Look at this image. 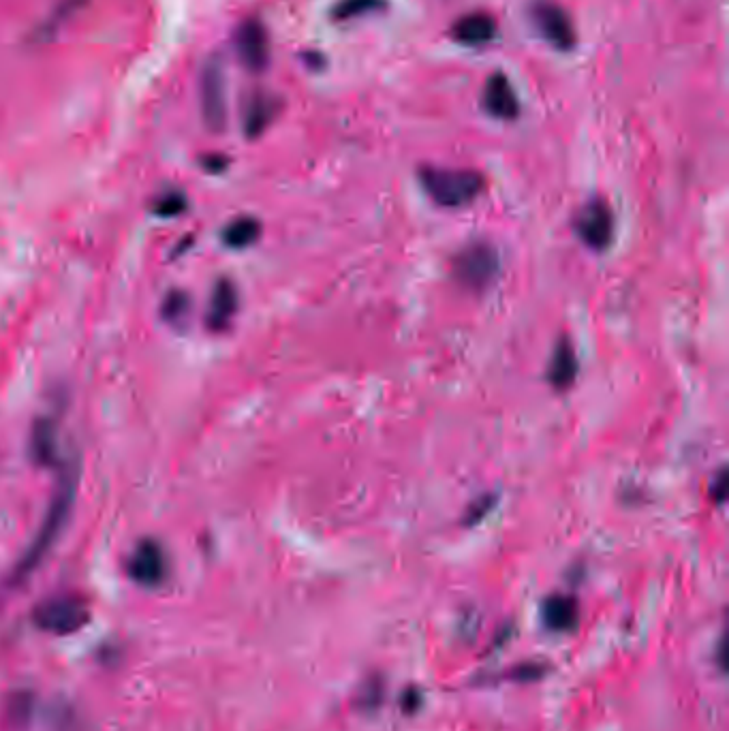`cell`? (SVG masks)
Wrapping results in <instances>:
<instances>
[{"instance_id":"6da1fadb","label":"cell","mask_w":729,"mask_h":731,"mask_svg":"<svg viewBox=\"0 0 729 731\" xmlns=\"http://www.w3.org/2000/svg\"><path fill=\"white\" fill-rule=\"evenodd\" d=\"M77 484H80V469H77V464H73V462L62 464L48 511H45L43 522L39 526L33 543L26 548L24 556L20 558V563L15 565V569L11 573V584H15V586L24 584L54 550L60 535L65 533V528L69 524L75 494H77Z\"/></svg>"},{"instance_id":"7a4b0ae2","label":"cell","mask_w":729,"mask_h":731,"mask_svg":"<svg viewBox=\"0 0 729 731\" xmlns=\"http://www.w3.org/2000/svg\"><path fill=\"white\" fill-rule=\"evenodd\" d=\"M420 182L424 191L443 208L469 206L484 191V176L473 169L422 167Z\"/></svg>"},{"instance_id":"3957f363","label":"cell","mask_w":729,"mask_h":731,"mask_svg":"<svg viewBox=\"0 0 729 731\" xmlns=\"http://www.w3.org/2000/svg\"><path fill=\"white\" fill-rule=\"evenodd\" d=\"M90 620L88 603L80 597H54L35 610L37 627L54 635L77 633Z\"/></svg>"},{"instance_id":"277c9868","label":"cell","mask_w":729,"mask_h":731,"mask_svg":"<svg viewBox=\"0 0 729 731\" xmlns=\"http://www.w3.org/2000/svg\"><path fill=\"white\" fill-rule=\"evenodd\" d=\"M501 259L490 244H471L454 259L456 281L473 291L486 289L499 274Z\"/></svg>"},{"instance_id":"5b68a950","label":"cell","mask_w":729,"mask_h":731,"mask_svg":"<svg viewBox=\"0 0 729 731\" xmlns=\"http://www.w3.org/2000/svg\"><path fill=\"white\" fill-rule=\"evenodd\" d=\"M531 20L537 28V33L544 37L554 50L569 52L576 48L578 37L576 28L569 18V13L552 3V0H535L531 5Z\"/></svg>"},{"instance_id":"8992f818","label":"cell","mask_w":729,"mask_h":731,"mask_svg":"<svg viewBox=\"0 0 729 731\" xmlns=\"http://www.w3.org/2000/svg\"><path fill=\"white\" fill-rule=\"evenodd\" d=\"M129 578L144 588H159L169 575V561L163 546L154 539H142L127 561Z\"/></svg>"},{"instance_id":"52a82bcc","label":"cell","mask_w":729,"mask_h":731,"mask_svg":"<svg viewBox=\"0 0 729 731\" xmlns=\"http://www.w3.org/2000/svg\"><path fill=\"white\" fill-rule=\"evenodd\" d=\"M201 116L212 133H221L227 127V101H225V77L219 62H208L201 73L199 86Z\"/></svg>"},{"instance_id":"ba28073f","label":"cell","mask_w":729,"mask_h":731,"mask_svg":"<svg viewBox=\"0 0 729 731\" xmlns=\"http://www.w3.org/2000/svg\"><path fill=\"white\" fill-rule=\"evenodd\" d=\"M576 227L578 238L593 251H603L612 244L614 238V214L606 201L593 199L576 214Z\"/></svg>"},{"instance_id":"9c48e42d","label":"cell","mask_w":729,"mask_h":731,"mask_svg":"<svg viewBox=\"0 0 729 731\" xmlns=\"http://www.w3.org/2000/svg\"><path fill=\"white\" fill-rule=\"evenodd\" d=\"M238 56L242 60V65L253 71V73H261L263 69L268 67L270 62V39H268V30L259 20H246L240 30H238Z\"/></svg>"},{"instance_id":"30bf717a","label":"cell","mask_w":729,"mask_h":731,"mask_svg":"<svg viewBox=\"0 0 729 731\" xmlns=\"http://www.w3.org/2000/svg\"><path fill=\"white\" fill-rule=\"evenodd\" d=\"M484 110L496 120H516L520 116V101L507 75L494 73L488 77L482 95Z\"/></svg>"},{"instance_id":"8fae6325","label":"cell","mask_w":729,"mask_h":731,"mask_svg":"<svg viewBox=\"0 0 729 731\" xmlns=\"http://www.w3.org/2000/svg\"><path fill=\"white\" fill-rule=\"evenodd\" d=\"M240 306V295L236 285L229 281V278H221L216 281V285L212 287V295H210V306H208V317H206V325L210 328V332L221 334L225 332L231 321H234L236 313Z\"/></svg>"},{"instance_id":"7c38bea8","label":"cell","mask_w":729,"mask_h":731,"mask_svg":"<svg viewBox=\"0 0 729 731\" xmlns=\"http://www.w3.org/2000/svg\"><path fill=\"white\" fill-rule=\"evenodd\" d=\"M452 37L467 48H484L496 37V22L490 13H467L454 24Z\"/></svg>"},{"instance_id":"4fadbf2b","label":"cell","mask_w":729,"mask_h":731,"mask_svg":"<svg viewBox=\"0 0 729 731\" xmlns=\"http://www.w3.org/2000/svg\"><path fill=\"white\" fill-rule=\"evenodd\" d=\"M278 114V101L270 95H253L244 105V135L248 139H257L259 135L266 133V129L272 124V120Z\"/></svg>"},{"instance_id":"5bb4252c","label":"cell","mask_w":729,"mask_h":731,"mask_svg":"<svg viewBox=\"0 0 729 731\" xmlns=\"http://www.w3.org/2000/svg\"><path fill=\"white\" fill-rule=\"evenodd\" d=\"M544 625L550 631L567 633L578 627V601L567 595H552L544 601Z\"/></svg>"},{"instance_id":"9a60e30c","label":"cell","mask_w":729,"mask_h":731,"mask_svg":"<svg viewBox=\"0 0 729 731\" xmlns=\"http://www.w3.org/2000/svg\"><path fill=\"white\" fill-rule=\"evenodd\" d=\"M576 377H578L576 351H573L567 338H561L556 342V349L550 360L548 381L552 383V387H556V390H567V387H571V383L576 381Z\"/></svg>"},{"instance_id":"2e32d148","label":"cell","mask_w":729,"mask_h":731,"mask_svg":"<svg viewBox=\"0 0 729 731\" xmlns=\"http://www.w3.org/2000/svg\"><path fill=\"white\" fill-rule=\"evenodd\" d=\"M30 456L39 466H56L58 462V443H56V426L52 419L41 417L33 426L30 434Z\"/></svg>"},{"instance_id":"e0dca14e","label":"cell","mask_w":729,"mask_h":731,"mask_svg":"<svg viewBox=\"0 0 729 731\" xmlns=\"http://www.w3.org/2000/svg\"><path fill=\"white\" fill-rule=\"evenodd\" d=\"M261 236V223L253 216H238L223 229V244L234 251L253 246Z\"/></svg>"},{"instance_id":"ac0fdd59","label":"cell","mask_w":729,"mask_h":731,"mask_svg":"<svg viewBox=\"0 0 729 731\" xmlns=\"http://www.w3.org/2000/svg\"><path fill=\"white\" fill-rule=\"evenodd\" d=\"M387 7L385 0H338L332 7V18L336 22H345L353 18H362L366 13H377Z\"/></svg>"},{"instance_id":"d6986e66","label":"cell","mask_w":729,"mask_h":731,"mask_svg":"<svg viewBox=\"0 0 729 731\" xmlns=\"http://www.w3.org/2000/svg\"><path fill=\"white\" fill-rule=\"evenodd\" d=\"M189 306H191L189 295H186L184 291H178V289L169 291L163 300L161 315L169 323H178L180 319L186 317V313H189Z\"/></svg>"},{"instance_id":"ffe728a7","label":"cell","mask_w":729,"mask_h":731,"mask_svg":"<svg viewBox=\"0 0 729 731\" xmlns=\"http://www.w3.org/2000/svg\"><path fill=\"white\" fill-rule=\"evenodd\" d=\"M186 206H189V201H186V197L182 193H165L157 199V204H154V214L161 216V219H174V216H180Z\"/></svg>"},{"instance_id":"44dd1931","label":"cell","mask_w":729,"mask_h":731,"mask_svg":"<svg viewBox=\"0 0 729 731\" xmlns=\"http://www.w3.org/2000/svg\"><path fill=\"white\" fill-rule=\"evenodd\" d=\"M712 490L717 492V494H715V501H717V505H721V503L725 501V492H727V475H725V471H721V473L717 475L715 488H712Z\"/></svg>"},{"instance_id":"7402d4cb","label":"cell","mask_w":729,"mask_h":731,"mask_svg":"<svg viewBox=\"0 0 729 731\" xmlns=\"http://www.w3.org/2000/svg\"><path fill=\"white\" fill-rule=\"evenodd\" d=\"M402 699H405V702H402V706H405V710H407V712H415V710H417V706H420V699H422V695H420V691L409 689V691H407V695L402 697Z\"/></svg>"}]
</instances>
